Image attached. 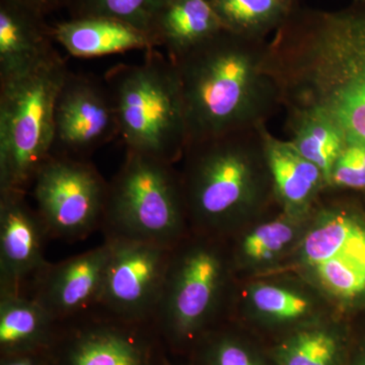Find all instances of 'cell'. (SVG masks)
Segmentation results:
<instances>
[{"mask_svg":"<svg viewBox=\"0 0 365 365\" xmlns=\"http://www.w3.org/2000/svg\"><path fill=\"white\" fill-rule=\"evenodd\" d=\"M31 189L50 237L78 241L102 227L109 182L88 160L50 155Z\"/></svg>","mask_w":365,"mask_h":365,"instance_id":"ba28073f","label":"cell"},{"mask_svg":"<svg viewBox=\"0 0 365 365\" xmlns=\"http://www.w3.org/2000/svg\"><path fill=\"white\" fill-rule=\"evenodd\" d=\"M263 150L274 198L280 209L292 215H312L319 194L329 187L322 170L307 160L292 141L266 137Z\"/></svg>","mask_w":365,"mask_h":365,"instance_id":"e0dca14e","label":"cell"},{"mask_svg":"<svg viewBox=\"0 0 365 365\" xmlns=\"http://www.w3.org/2000/svg\"><path fill=\"white\" fill-rule=\"evenodd\" d=\"M52 26L20 0H0V81L20 76L57 54Z\"/></svg>","mask_w":365,"mask_h":365,"instance_id":"2e32d148","label":"cell"},{"mask_svg":"<svg viewBox=\"0 0 365 365\" xmlns=\"http://www.w3.org/2000/svg\"><path fill=\"white\" fill-rule=\"evenodd\" d=\"M292 143L307 160L322 170L329 186L334 165L347 144L339 125L321 110L304 108Z\"/></svg>","mask_w":365,"mask_h":365,"instance_id":"603a6c76","label":"cell"},{"mask_svg":"<svg viewBox=\"0 0 365 365\" xmlns=\"http://www.w3.org/2000/svg\"><path fill=\"white\" fill-rule=\"evenodd\" d=\"M365 189V146L347 143L336 160L329 187Z\"/></svg>","mask_w":365,"mask_h":365,"instance_id":"4316f807","label":"cell"},{"mask_svg":"<svg viewBox=\"0 0 365 365\" xmlns=\"http://www.w3.org/2000/svg\"><path fill=\"white\" fill-rule=\"evenodd\" d=\"M292 272L306 278L339 309L365 294V242Z\"/></svg>","mask_w":365,"mask_h":365,"instance_id":"7402d4cb","label":"cell"},{"mask_svg":"<svg viewBox=\"0 0 365 365\" xmlns=\"http://www.w3.org/2000/svg\"><path fill=\"white\" fill-rule=\"evenodd\" d=\"M71 319L63 365H148L150 355L137 330L145 324L115 318L96 307Z\"/></svg>","mask_w":365,"mask_h":365,"instance_id":"9a60e30c","label":"cell"},{"mask_svg":"<svg viewBox=\"0 0 365 365\" xmlns=\"http://www.w3.org/2000/svg\"><path fill=\"white\" fill-rule=\"evenodd\" d=\"M281 26L282 72L302 109L327 113L347 143L365 146V0L335 13L290 14Z\"/></svg>","mask_w":365,"mask_h":365,"instance_id":"6da1fadb","label":"cell"},{"mask_svg":"<svg viewBox=\"0 0 365 365\" xmlns=\"http://www.w3.org/2000/svg\"><path fill=\"white\" fill-rule=\"evenodd\" d=\"M20 1L47 18L49 14L55 11L68 9L72 0H20Z\"/></svg>","mask_w":365,"mask_h":365,"instance_id":"83f0119b","label":"cell"},{"mask_svg":"<svg viewBox=\"0 0 365 365\" xmlns=\"http://www.w3.org/2000/svg\"><path fill=\"white\" fill-rule=\"evenodd\" d=\"M354 365H365V346L362 350L361 354L359 355V359L356 360Z\"/></svg>","mask_w":365,"mask_h":365,"instance_id":"f546056e","label":"cell"},{"mask_svg":"<svg viewBox=\"0 0 365 365\" xmlns=\"http://www.w3.org/2000/svg\"><path fill=\"white\" fill-rule=\"evenodd\" d=\"M223 29L209 0H170L158 16L153 37L175 59Z\"/></svg>","mask_w":365,"mask_h":365,"instance_id":"ffe728a7","label":"cell"},{"mask_svg":"<svg viewBox=\"0 0 365 365\" xmlns=\"http://www.w3.org/2000/svg\"><path fill=\"white\" fill-rule=\"evenodd\" d=\"M170 1V0H72L66 11L69 19L109 18L124 21L148 34L155 39L153 32L155 24Z\"/></svg>","mask_w":365,"mask_h":365,"instance_id":"d4e9b609","label":"cell"},{"mask_svg":"<svg viewBox=\"0 0 365 365\" xmlns=\"http://www.w3.org/2000/svg\"><path fill=\"white\" fill-rule=\"evenodd\" d=\"M223 28L258 38L282 26L292 14V0H209Z\"/></svg>","mask_w":365,"mask_h":365,"instance_id":"cb8c5ba5","label":"cell"},{"mask_svg":"<svg viewBox=\"0 0 365 365\" xmlns=\"http://www.w3.org/2000/svg\"><path fill=\"white\" fill-rule=\"evenodd\" d=\"M182 158L191 232L225 240L265 213L274 194L263 145L251 148L235 132L192 141Z\"/></svg>","mask_w":365,"mask_h":365,"instance_id":"3957f363","label":"cell"},{"mask_svg":"<svg viewBox=\"0 0 365 365\" xmlns=\"http://www.w3.org/2000/svg\"><path fill=\"white\" fill-rule=\"evenodd\" d=\"M116 137V110L105 79L68 71L55 101L51 155L86 160Z\"/></svg>","mask_w":365,"mask_h":365,"instance_id":"8fae6325","label":"cell"},{"mask_svg":"<svg viewBox=\"0 0 365 365\" xmlns=\"http://www.w3.org/2000/svg\"><path fill=\"white\" fill-rule=\"evenodd\" d=\"M143 61L106 73L126 151L174 165L188 144L186 117L174 62L155 49Z\"/></svg>","mask_w":365,"mask_h":365,"instance_id":"5b68a950","label":"cell"},{"mask_svg":"<svg viewBox=\"0 0 365 365\" xmlns=\"http://www.w3.org/2000/svg\"><path fill=\"white\" fill-rule=\"evenodd\" d=\"M237 281L225 240L190 232L170 250L153 325L175 345L202 339L230 318Z\"/></svg>","mask_w":365,"mask_h":365,"instance_id":"277c9868","label":"cell"},{"mask_svg":"<svg viewBox=\"0 0 365 365\" xmlns=\"http://www.w3.org/2000/svg\"><path fill=\"white\" fill-rule=\"evenodd\" d=\"M44 223L26 193H0V292L28 294L48 265Z\"/></svg>","mask_w":365,"mask_h":365,"instance_id":"7c38bea8","label":"cell"},{"mask_svg":"<svg viewBox=\"0 0 365 365\" xmlns=\"http://www.w3.org/2000/svg\"><path fill=\"white\" fill-rule=\"evenodd\" d=\"M110 248L101 246L56 264H48L28 294L58 322L98 307L104 285Z\"/></svg>","mask_w":365,"mask_h":365,"instance_id":"4fadbf2b","label":"cell"},{"mask_svg":"<svg viewBox=\"0 0 365 365\" xmlns=\"http://www.w3.org/2000/svg\"><path fill=\"white\" fill-rule=\"evenodd\" d=\"M312 215H292L282 209L277 215L264 213L225 239L237 277L283 270L299 248Z\"/></svg>","mask_w":365,"mask_h":365,"instance_id":"5bb4252c","label":"cell"},{"mask_svg":"<svg viewBox=\"0 0 365 365\" xmlns=\"http://www.w3.org/2000/svg\"><path fill=\"white\" fill-rule=\"evenodd\" d=\"M101 228L105 237L176 246L191 230L174 165L127 151L109 182Z\"/></svg>","mask_w":365,"mask_h":365,"instance_id":"52a82bcc","label":"cell"},{"mask_svg":"<svg viewBox=\"0 0 365 365\" xmlns=\"http://www.w3.org/2000/svg\"><path fill=\"white\" fill-rule=\"evenodd\" d=\"M9 359L4 360L2 365H42L35 353L26 354L7 355Z\"/></svg>","mask_w":365,"mask_h":365,"instance_id":"f1b7e54d","label":"cell"},{"mask_svg":"<svg viewBox=\"0 0 365 365\" xmlns=\"http://www.w3.org/2000/svg\"><path fill=\"white\" fill-rule=\"evenodd\" d=\"M53 38L68 54L78 58L158 48L148 34L124 21L109 18H79L52 26Z\"/></svg>","mask_w":365,"mask_h":365,"instance_id":"ac0fdd59","label":"cell"},{"mask_svg":"<svg viewBox=\"0 0 365 365\" xmlns=\"http://www.w3.org/2000/svg\"><path fill=\"white\" fill-rule=\"evenodd\" d=\"M105 241L110 254L98 309L123 321L153 324L172 248L114 237Z\"/></svg>","mask_w":365,"mask_h":365,"instance_id":"30bf717a","label":"cell"},{"mask_svg":"<svg viewBox=\"0 0 365 365\" xmlns=\"http://www.w3.org/2000/svg\"><path fill=\"white\" fill-rule=\"evenodd\" d=\"M355 1H364V0H355Z\"/></svg>","mask_w":365,"mask_h":365,"instance_id":"4dcf8cb0","label":"cell"},{"mask_svg":"<svg viewBox=\"0 0 365 365\" xmlns=\"http://www.w3.org/2000/svg\"><path fill=\"white\" fill-rule=\"evenodd\" d=\"M220 325L202 338L203 365H272L260 350L230 329Z\"/></svg>","mask_w":365,"mask_h":365,"instance_id":"484cf974","label":"cell"},{"mask_svg":"<svg viewBox=\"0 0 365 365\" xmlns=\"http://www.w3.org/2000/svg\"><path fill=\"white\" fill-rule=\"evenodd\" d=\"M223 30L172 59L184 102L188 143L241 132L269 97L273 63L254 41Z\"/></svg>","mask_w":365,"mask_h":365,"instance_id":"7a4b0ae2","label":"cell"},{"mask_svg":"<svg viewBox=\"0 0 365 365\" xmlns=\"http://www.w3.org/2000/svg\"><path fill=\"white\" fill-rule=\"evenodd\" d=\"M337 307L306 278L278 271L237 278L230 318L287 334L330 318Z\"/></svg>","mask_w":365,"mask_h":365,"instance_id":"9c48e42d","label":"cell"},{"mask_svg":"<svg viewBox=\"0 0 365 365\" xmlns=\"http://www.w3.org/2000/svg\"><path fill=\"white\" fill-rule=\"evenodd\" d=\"M69 69L57 53L32 71L0 81V193H29L51 155L54 107Z\"/></svg>","mask_w":365,"mask_h":365,"instance_id":"8992f818","label":"cell"},{"mask_svg":"<svg viewBox=\"0 0 365 365\" xmlns=\"http://www.w3.org/2000/svg\"><path fill=\"white\" fill-rule=\"evenodd\" d=\"M339 324L330 318L287 334L273 349L277 365H342L344 338Z\"/></svg>","mask_w":365,"mask_h":365,"instance_id":"44dd1931","label":"cell"},{"mask_svg":"<svg viewBox=\"0 0 365 365\" xmlns=\"http://www.w3.org/2000/svg\"><path fill=\"white\" fill-rule=\"evenodd\" d=\"M60 322L29 294L0 292V345L6 355L51 345Z\"/></svg>","mask_w":365,"mask_h":365,"instance_id":"d6986e66","label":"cell"}]
</instances>
